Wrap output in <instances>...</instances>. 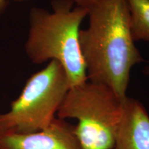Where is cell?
I'll return each mask as SVG.
<instances>
[{
	"label": "cell",
	"mask_w": 149,
	"mask_h": 149,
	"mask_svg": "<svg viewBox=\"0 0 149 149\" xmlns=\"http://www.w3.org/2000/svg\"><path fill=\"white\" fill-rule=\"evenodd\" d=\"M70 88L67 74L58 61L51 60L33 74L8 111L0 113V134H26L51 124Z\"/></svg>",
	"instance_id": "4"
},
{
	"label": "cell",
	"mask_w": 149,
	"mask_h": 149,
	"mask_svg": "<svg viewBox=\"0 0 149 149\" xmlns=\"http://www.w3.org/2000/svg\"><path fill=\"white\" fill-rule=\"evenodd\" d=\"M123 100L107 86L88 80L69 89L57 118L78 121L74 133L83 149H113Z\"/></svg>",
	"instance_id": "3"
},
{
	"label": "cell",
	"mask_w": 149,
	"mask_h": 149,
	"mask_svg": "<svg viewBox=\"0 0 149 149\" xmlns=\"http://www.w3.org/2000/svg\"><path fill=\"white\" fill-rule=\"evenodd\" d=\"M8 5V0H0V17L4 14Z\"/></svg>",
	"instance_id": "9"
},
{
	"label": "cell",
	"mask_w": 149,
	"mask_h": 149,
	"mask_svg": "<svg viewBox=\"0 0 149 149\" xmlns=\"http://www.w3.org/2000/svg\"><path fill=\"white\" fill-rule=\"evenodd\" d=\"M51 5V12L40 7L30 10L25 52L34 64L58 61L72 88L88 81L79 37L88 8L77 6L74 0H53Z\"/></svg>",
	"instance_id": "2"
},
{
	"label": "cell",
	"mask_w": 149,
	"mask_h": 149,
	"mask_svg": "<svg viewBox=\"0 0 149 149\" xmlns=\"http://www.w3.org/2000/svg\"><path fill=\"white\" fill-rule=\"evenodd\" d=\"M143 72H144V73L145 74L149 76V64L147 65V66L145 67V68H144V70H143Z\"/></svg>",
	"instance_id": "10"
},
{
	"label": "cell",
	"mask_w": 149,
	"mask_h": 149,
	"mask_svg": "<svg viewBox=\"0 0 149 149\" xmlns=\"http://www.w3.org/2000/svg\"><path fill=\"white\" fill-rule=\"evenodd\" d=\"M0 149H83L74 126L55 117L49 126L32 133L0 134Z\"/></svg>",
	"instance_id": "5"
},
{
	"label": "cell",
	"mask_w": 149,
	"mask_h": 149,
	"mask_svg": "<svg viewBox=\"0 0 149 149\" xmlns=\"http://www.w3.org/2000/svg\"><path fill=\"white\" fill-rule=\"evenodd\" d=\"M14 1L16 2H24V1H29V0H14ZM74 1L77 6L88 8L93 1V0H74Z\"/></svg>",
	"instance_id": "8"
},
{
	"label": "cell",
	"mask_w": 149,
	"mask_h": 149,
	"mask_svg": "<svg viewBox=\"0 0 149 149\" xmlns=\"http://www.w3.org/2000/svg\"><path fill=\"white\" fill-rule=\"evenodd\" d=\"M113 149H149V116L140 102L126 96Z\"/></svg>",
	"instance_id": "6"
},
{
	"label": "cell",
	"mask_w": 149,
	"mask_h": 149,
	"mask_svg": "<svg viewBox=\"0 0 149 149\" xmlns=\"http://www.w3.org/2000/svg\"><path fill=\"white\" fill-rule=\"evenodd\" d=\"M88 26L80 30L79 46L88 81L126 97L130 71L144 61L135 44L126 0H93Z\"/></svg>",
	"instance_id": "1"
},
{
	"label": "cell",
	"mask_w": 149,
	"mask_h": 149,
	"mask_svg": "<svg viewBox=\"0 0 149 149\" xmlns=\"http://www.w3.org/2000/svg\"><path fill=\"white\" fill-rule=\"evenodd\" d=\"M134 40L149 42V0H126Z\"/></svg>",
	"instance_id": "7"
}]
</instances>
